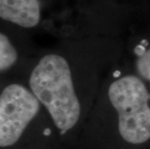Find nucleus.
<instances>
[{"label": "nucleus", "instance_id": "4", "mask_svg": "<svg viewBox=\"0 0 150 149\" xmlns=\"http://www.w3.org/2000/svg\"><path fill=\"white\" fill-rule=\"evenodd\" d=\"M0 18L22 27H34L40 21L38 0H0Z\"/></svg>", "mask_w": 150, "mask_h": 149}, {"label": "nucleus", "instance_id": "1", "mask_svg": "<svg viewBox=\"0 0 150 149\" xmlns=\"http://www.w3.org/2000/svg\"><path fill=\"white\" fill-rule=\"evenodd\" d=\"M29 85L60 132L66 133L74 128L81 116V105L71 69L64 57L45 55L32 70Z\"/></svg>", "mask_w": 150, "mask_h": 149}, {"label": "nucleus", "instance_id": "5", "mask_svg": "<svg viewBox=\"0 0 150 149\" xmlns=\"http://www.w3.org/2000/svg\"><path fill=\"white\" fill-rule=\"evenodd\" d=\"M18 60V52L6 35L0 33V72L11 68Z\"/></svg>", "mask_w": 150, "mask_h": 149}, {"label": "nucleus", "instance_id": "2", "mask_svg": "<svg viewBox=\"0 0 150 149\" xmlns=\"http://www.w3.org/2000/svg\"><path fill=\"white\" fill-rule=\"evenodd\" d=\"M108 98L118 114V130L124 141L140 144L150 138L149 93L136 76L116 80L108 88Z\"/></svg>", "mask_w": 150, "mask_h": 149}, {"label": "nucleus", "instance_id": "3", "mask_svg": "<svg viewBox=\"0 0 150 149\" xmlns=\"http://www.w3.org/2000/svg\"><path fill=\"white\" fill-rule=\"evenodd\" d=\"M40 102L32 91L13 83L0 93V149L13 147L40 110Z\"/></svg>", "mask_w": 150, "mask_h": 149}, {"label": "nucleus", "instance_id": "6", "mask_svg": "<svg viewBox=\"0 0 150 149\" xmlns=\"http://www.w3.org/2000/svg\"><path fill=\"white\" fill-rule=\"evenodd\" d=\"M136 67L139 74L150 81V49L139 55L137 60Z\"/></svg>", "mask_w": 150, "mask_h": 149}]
</instances>
